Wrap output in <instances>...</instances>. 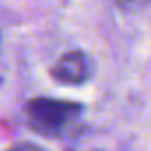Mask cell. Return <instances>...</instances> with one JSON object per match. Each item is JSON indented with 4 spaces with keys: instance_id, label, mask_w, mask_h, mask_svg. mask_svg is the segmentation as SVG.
I'll return each mask as SVG.
<instances>
[{
    "instance_id": "cell-1",
    "label": "cell",
    "mask_w": 151,
    "mask_h": 151,
    "mask_svg": "<svg viewBox=\"0 0 151 151\" xmlns=\"http://www.w3.org/2000/svg\"><path fill=\"white\" fill-rule=\"evenodd\" d=\"M29 124L44 136H59L69 124H73L82 113V107L75 101H61L52 98L31 100L25 107Z\"/></svg>"
},
{
    "instance_id": "cell-2",
    "label": "cell",
    "mask_w": 151,
    "mask_h": 151,
    "mask_svg": "<svg viewBox=\"0 0 151 151\" xmlns=\"http://www.w3.org/2000/svg\"><path fill=\"white\" fill-rule=\"evenodd\" d=\"M50 73L61 84H82L92 77V61L84 52L71 50L54 63Z\"/></svg>"
},
{
    "instance_id": "cell-3",
    "label": "cell",
    "mask_w": 151,
    "mask_h": 151,
    "mask_svg": "<svg viewBox=\"0 0 151 151\" xmlns=\"http://www.w3.org/2000/svg\"><path fill=\"white\" fill-rule=\"evenodd\" d=\"M126 14H142L151 10V0H115Z\"/></svg>"
},
{
    "instance_id": "cell-4",
    "label": "cell",
    "mask_w": 151,
    "mask_h": 151,
    "mask_svg": "<svg viewBox=\"0 0 151 151\" xmlns=\"http://www.w3.org/2000/svg\"><path fill=\"white\" fill-rule=\"evenodd\" d=\"M8 151H48V149H44L38 144H33V142H19V144L12 145Z\"/></svg>"
}]
</instances>
